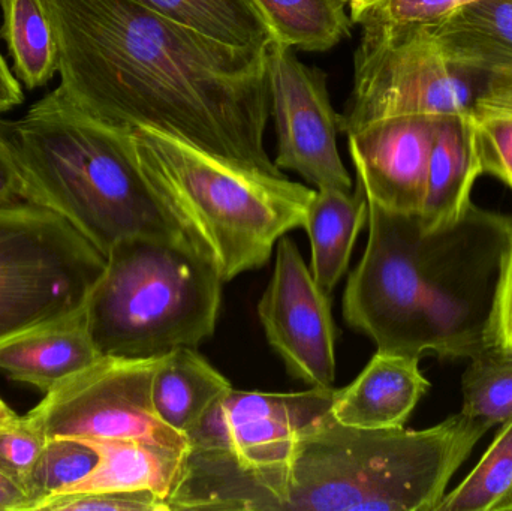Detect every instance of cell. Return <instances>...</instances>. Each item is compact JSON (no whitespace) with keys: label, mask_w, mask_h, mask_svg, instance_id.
Returning a JSON list of instances; mask_svg holds the SVG:
<instances>
[{"label":"cell","mask_w":512,"mask_h":511,"mask_svg":"<svg viewBox=\"0 0 512 511\" xmlns=\"http://www.w3.org/2000/svg\"><path fill=\"white\" fill-rule=\"evenodd\" d=\"M433 32L457 62L487 72L512 65V0H474Z\"/></svg>","instance_id":"20"},{"label":"cell","mask_w":512,"mask_h":511,"mask_svg":"<svg viewBox=\"0 0 512 511\" xmlns=\"http://www.w3.org/2000/svg\"><path fill=\"white\" fill-rule=\"evenodd\" d=\"M2 131L27 200L59 213L105 257L129 237L200 252L144 173L131 131L93 119L57 89Z\"/></svg>","instance_id":"4"},{"label":"cell","mask_w":512,"mask_h":511,"mask_svg":"<svg viewBox=\"0 0 512 511\" xmlns=\"http://www.w3.org/2000/svg\"><path fill=\"white\" fill-rule=\"evenodd\" d=\"M478 105L512 110V65L489 71L486 92Z\"/></svg>","instance_id":"33"},{"label":"cell","mask_w":512,"mask_h":511,"mask_svg":"<svg viewBox=\"0 0 512 511\" xmlns=\"http://www.w3.org/2000/svg\"><path fill=\"white\" fill-rule=\"evenodd\" d=\"M271 114L276 122L279 170H292L318 189L352 192L337 150L342 114L334 111L327 75L298 60L294 48L268 47Z\"/></svg>","instance_id":"10"},{"label":"cell","mask_w":512,"mask_h":511,"mask_svg":"<svg viewBox=\"0 0 512 511\" xmlns=\"http://www.w3.org/2000/svg\"><path fill=\"white\" fill-rule=\"evenodd\" d=\"M489 72L448 56L433 29H361L340 131L405 114H474Z\"/></svg>","instance_id":"8"},{"label":"cell","mask_w":512,"mask_h":511,"mask_svg":"<svg viewBox=\"0 0 512 511\" xmlns=\"http://www.w3.org/2000/svg\"><path fill=\"white\" fill-rule=\"evenodd\" d=\"M512 510V419L484 453L477 467L450 494L436 511Z\"/></svg>","instance_id":"24"},{"label":"cell","mask_w":512,"mask_h":511,"mask_svg":"<svg viewBox=\"0 0 512 511\" xmlns=\"http://www.w3.org/2000/svg\"><path fill=\"white\" fill-rule=\"evenodd\" d=\"M336 389L262 393L230 389L186 434L189 447L221 450L249 465L288 455L292 440L328 416Z\"/></svg>","instance_id":"12"},{"label":"cell","mask_w":512,"mask_h":511,"mask_svg":"<svg viewBox=\"0 0 512 511\" xmlns=\"http://www.w3.org/2000/svg\"><path fill=\"white\" fill-rule=\"evenodd\" d=\"M369 221V200L357 179L354 192L316 189L303 228L309 234L310 272L322 293L331 296L351 260L358 234Z\"/></svg>","instance_id":"17"},{"label":"cell","mask_w":512,"mask_h":511,"mask_svg":"<svg viewBox=\"0 0 512 511\" xmlns=\"http://www.w3.org/2000/svg\"><path fill=\"white\" fill-rule=\"evenodd\" d=\"M5 41L14 72L27 90L47 86L59 72V50L42 0H0Z\"/></svg>","instance_id":"22"},{"label":"cell","mask_w":512,"mask_h":511,"mask_svg":"<svg viewBox=\"0 0 512 511\" xmlns=\"http://www.w3.org/2000/svg\"><path fill=\"white\" fill-rule=\"evenodd\" d=\"M274 42L304 51H327L351 35L349 0H252Z\"/></svg>","instance_id":"23"},{"label":"cell","mask_w":512,"mask_h":511,"mask_svg":"<svg viewBox=\"0 0 512 511\" xmlns=\"http://www.w3.org/2000/svg\"><path fill=\"white\" fill-rule=\"evenodd\" d=\"M107 258L59 213L0 203V339L80 311Z\"/></svg>","instance_id":"7"},{"label":"cell","mask_w":512,"mask_h":511,"mask_svg":"<svg viewBox=\"0 0 512 511\" xmlns=\"http://www.w3.org/2000/svg\"><path fill=\"white\" fill-rule=\"evenodd\" d=\"M12 416H15L14 411H12L11 408H9L8 405L0 399V422H2V420L9 419V417Z\"/></svg>","instance_id":"36"},{"label":"cell","mask_w":512,"mask_h":511,"mask_svg":"<svg viewBox=\"0 0 512 511\" xmlns=\"http://www.w3.org/2000/svg\"><path fill=\"white\" fill-rule=\"evenodd\" d=\"M144 8L234 47L267 48L274 42L252 0H134Z\"/></svg>","instance_id":"21"},{"label":"cell","mask_w":512,"mask_h":511,"mask_svg":"<svg viewBox=\"0 0 512 511\" xmlns=\"http://www.w3.org/2000/svg\"><path fill=\"white\" fill-rule=\"evenodd\" d=\"M369 239L343 294L349 327L378 351L472 359L493 347L512 218L481 209L441 228L369 203Z\"/></svg>","instance_id":"3"},{"label":"cell","mask_w":512,"mask_h":511,"mask_svg":"<svg viewBox=\"0 0 512 511\" xmlns=\"http://www.w3.org/2000/svg\"><path fill=\"white\" fill-rule=\"evenodd\" d=\"M138 161L222 281L259 269L303 228L315 191L242 167L153 129H132Z\"/></svg>","instance_id":"5"},{"label":"cell","mask_w":512,"mask_h":511,"mask_svg":"<svg viewBox=\"0 0 512 511\" xmlns=\"http://www.w3.org/2000/svg\"><path fill=\"white\" fill-rule=\"evenodd\" d=\"M258 315L268 344L292 377L316 389L333 387L336 327L330 296L319 290L288 236L277 242L273 276L259 300Z\"/></svg>","instance_id":"11"},{"label":"cell","mask_w":512,"mask_h":511,"mask_svg":"<svg viewBox=\"0 0 512 511\" xmlns=\"http://www.w3.org/2000/svg\"><path fill=\"white\" fill-rule=\"evenodd\" d=\"M36 511H168V507L152 491H111L56 495Z\"/></svg>","instance_id":"30"},{"label":"cell","mask_w":512,"mask_h":511,"mask_svg":"<svg viewBox=\"0 0 512 511\" xmlns=\"http://www.w3.org/2000/svg\"><path fill=\"white\" fill-rule=\"evenodd\" d=\"M492 339L493 347L512 353V237L499 281Z\"/></svg>","instance_id":"31"},{"label":"cell","mask_w":512,"mask_h":511,"mask_svg":"<svg viewBox=\"0 0 512 511\" xmlns=\"http://www.w3.org/2000/svg\"><path fill=\"white\" fill-rule=\"evenodd\" d=\"M489 431L462 413L421 431L355 428L330 413L271 464L189 447L165 503L168 511H436Z\"/></svg>","instance_id":"2"},{"label":"cell","mask_w":512,"mask_h":511,"mask_svg":"<svg viewBox=\"0 0 512 511\" xmlns=\"http://www.w3.org/2000/svg\"><path fill=\"white\" fill-rule=\"evenodd\" d=\"M436 117H387L346 135L357 179L369 203L390 212L420 215Z\"/></svg>","instance_id":"13"},{"label":"cell","mask_w":512,"mask_h":511,"mask_svg":"<svg viewBox=\"0 0 512 511\" xmlns=\"http://www.w3.org/2000/svg\"><path fill=\"white\" fill-rule=\"evenodd\" d=\"M45 443L47 437L29 416L15 414L0 422V471L27 494Z\"/></svg>","instance_id":"28"},{"label":"cell","mask_w":512,"mask_h":511,"mask_svg":"<svg viewBox=\"0 0 512 511\" xmlns=\"http://www.w3.org/2000/svg\"><path fill=\"white\" fill-rule=\"evenodd\" d=\"M474 0H349L352 23L361 29H436Z\"/></svg>","instance_id":"26"},{"label":"cell","mask_w":512,"mask_h":511,"mask_svg":"<svg viewBox=\"0 0 512 511\" xmlns=\"http://www.w3.org/2000/svg\"><path fill=\"white\" fill-rule=\"evenodd\" d=\"M59 50L56 87L114 128L153 129L225 161L285 174L264 146L268 47H234L134 0H42Z\"/></svg>","instance_id":"1"},{"label":"cell","mask_w":512,"mask_h":511,"mask_svg":"<svg viewBox=\"0 0 512 511\" xmlns=\"http://www.w3.org/2000/svg\"><path fill=\"white\" fill-rule=\"evenodd\" d=\"M27 200V188L17 161L9 149L0 120V203Z\"/></svg>","instance_id":"32"},{"label":"cell","mask_w":512,"mask_h":511,"mask_svg":"<svg viewBox=\"0 0 512 511\" xmlns=\"http://www.w3.org/2000/svg\"><path fill=\"white\" fill-rule=\"evenodd\" d=\"M161 357H102L54 387L27 416L47 438L140 440L186 452L188 438L156 417L153 375Z\"/></svg>","instance_id":"9"},{"label":"cell","mask_w":512,"mask_h":511,"mask_svg":"<svg viewBox=\"0 0 512 511\" xmlns=\"http://www.w3.org/2000/svg\"><path fill=\"white\" fill-rule=\"evenodd\" d=\"M29 494L0 471V511H30Z\"/></svg>","instance_id":"35"},{"label":"cell","mask_w":512,"mask_h":511,"mask_svg":"<svg viewBox=\"0 0 512 511\" xmlns=\"http://www.w3.org/2000/svg\"><path fill=\"white\" fill-rule=\"evenodd\" d=\"M474 116L483 174H492L512 189V110L478 105Z\"/></svg>","instance_id":"29"},{"label":"cell","mask_w":512,"mask_h":511,"mask_svg":"<svg viewBox=\"0 0 512 511\" xmlns=\"http://www.w3.org/2000/svg\"><path fill=\"white\" fill-rule=\"evenodd\" d=\"M105 258L84 305L102 357L152 359L215 333L224 281L209 258L149 237L120 240Z\"/></svg>","instance_id":"6"},{"label":"cell","mask_w":512,"mask_h":511,"mask_svg":"<svg viewBox=\"0 0 512 511\" xmlns=\"http://www.w3.org/2000/svg\"><path fill=\"white\" fill-rule=\"evenodd\" d=\"M81 441L96 450L98 464L84 479L57 495L152 491L167 500L185 455L182 450L140 440Z\"/></svg>","instance_id":"18"},{"label":"cell","mask_w":512,"mask_h":511,"mask_svg":"<svg viewBox=\"0 0 512 511\" xmlns=\"http://www.w3.org/2000/svg\"><path fill=\"white\" fill-rule=\"evenodd\" d=\"M430 387L420 357L376 350L363 372L336 390L330 413L337 422L355 428H400Z\"/></svg>","instance_id":"15"},{"label":"cell","mask_w":512,"mask_h":511,"mask_svg":"<svg viewBox=\"0 0 512 511\" xmlns=\"http://www.w3.org/2000/svg\"><path fill=\"white\" fill-rule=\"evenodd\" d=\"M481 174L474 116L436 117L426 197L420 212L424 227H447L459 221L471 207L472 188Z\"/></svg>","instance_id":"16"},{"label":"cell","mask_w":512,"mask_h":511,"mask_svg":"<svg viewBox=\"0 0 512 511\" xmlns=\"http://www.w3.org/2000/svg\"><path fill=\"white\" fill-rule=\"evenodd\" d=\"M469 360L460 413L489 429L504 425L512 419V353L489 347Z\"/></svg>","instance_id":"25"},{"label":"cell","mask_w":512,"mask_h":511,"mask_svg":"<svg viewBox=\"0 0 512 511\" xmlns=\"http://www.w3.org/2000/svg\"><path fill=\"white\" fill-rule=\"evenodd\" d=\"M95 449L75 438H47L29 485L30 511L72 483L84 479L98 464Z\"/></svg>","instance_id":"27"},{"label":"cell","mask_w":512,"mask_h":511,"mask_svg":"<svg viewBox=\"0 0 512 511\" xmlns=\"http://www.w3.org/2000/svg\"><path fill=\"white\" fill-rule=\"evenodd\" d=\"M230 389V381L195 348L183 347L165 354L153 375L150 398L156 417L186 437L213 402Z\"/></svg>","instance_id":"19"},{"label":"cell","mask_w":512,"mask_h":511,"mask_svg":"<svg viewBox=\"0 0 512 511\" xmlns=\"http://www.w3.org/2000/svg\"><path fill=\"white\" fill-rule=\"evenodd\" d=\"M24 102L23 86L0 53V114L20 107Z\"/></svg>","instance_id":"34"},{"label":"cell","mask_w":512,"mask_h":511,"mask_svg":"<svg viewBox=\"0 0 512 511\" xmlns=\"http://www.w3.org/2000/svg\"><path fill=\"white\" fill-rule=\"evenodd\" d=\"M99 359L84 308L0 339V372L44 395Z\"/></svg>","instance_id":"14"}]
</instances>
